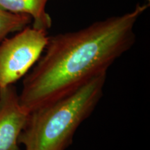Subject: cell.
Returning a JSON list of instances; mask_svg holds the SVG:
<instances>
[{
  "instance_id": "52a82bcc",
  "label": "cell",
  "mask_w": 150,
  "mask_h": 150,
  "mask_svg": "<svg viewBox=\"0 0 150 150\" xmlns=\"http://www.w3.org/2000/svg\"><path fill=\"white\" fill-rule=\"evenodd\" d=\"M148 1V2H149H149H150V0H147Z\"/></svg>"
},
{
  "instance_id": "8992f818",
  "label": "cell",
  "mask_w": 150,
  "mask_h": 150,
  "mask_svg": "<svg viewBox=\"0 0 150 150\" xmlns=\"http://www.w3.org/2000/svg\"><path fill=\"white\" fill-rule=\"evenodd\" d=\"M31 21L28 15L13 13L0 8V43L9 33L21 31Z\"/></svg>"
},
{
  "instance_id": "7a4b0ae2",
  "label": "cell",
  "mask_w": 150,
  "mask_h": 150,
  "mask_svg": "<svg viewBox=\"0 0 150 150\" xmlns=\"http://www.w3.org/2000/svg\"><path fill=\"white\" fill-rule=\"evenodd\" d=\"M103 73L29 112L18 138L25 150H66L77 129L93 113L104 93Z\"/></svg>"
},
{
  "instance_id": "277c9868",
  "label": "cell",
  "mask_w": 150,
  "mask_h": 150,
  "mask_svg": "<svg viewBox=\"0 0 150 150\" xmlns=\"http://www.w3.org/2000/svg\"><path fill=\"white\" fill-rule=\"evenodd\" d=\"M29 114L13 84L0 88V150H20L18 138Z\"/></svg>"
},
{
  "instance_id": "6da1fadb",
  "label": "cell",
  "mask_w": 150,
  "mask_h": 150,
  "mask_svg": "<svg viewBox=\"0 0 150 150\" xmlns=\"http://www.w3.org/2000/svg\"><path fill=\"white\" fill-rule=\"evenodd\" d=\"M148 5L94 22L72 32L49 37L45 52L27 74L19 95L30 112L76 89L110 65L136 42L134 27Z\"/></svg>"
},
{
  "instance_id": "5b68a950",
  "label": "cell",
  "mask_w": 150,
  "mask_h": 150,
  "mask_svg": "<svg viewBox=\"0 0 150 150\" xmlns=\"http://www.w3.org/2000/svg\"><path fill=\"white\" fill-rule=\"evenodd\" d=\"M48 0H0V8L17 14H26L33 19V27L47 30L52 19L45 7Z\"/></svg>"
},
{
  "instance_id": "3957f363",
  "label": "cell",
  "mask_w": 150,
  "mask_h": 150,
  "mask_svg": "<svg viewBox=\"0 0 150 150\" xmlns=\"http://www.w3.org/2000/svg\"><path fill=\"white\" fill-rule=\"evenodd\" d=\"M47 31L24 28L0 43V88L12 85L37 63L48 42Z\"/></svg>"
}]
</instances>
